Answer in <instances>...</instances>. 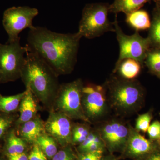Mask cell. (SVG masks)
Wrapping results in <instances>:
<instances>
[{
    "instance_id": "30",
    "label": "cell",
    "mask_w": 160,
    "mask_h": 160,
    "mask_svg": "<svg viewBox=\"0 0 160 160\" xmlns=\"http://www.w3.org/2000/svg\"><path fill=\"white\" fill-rule=\"evenodd\" d=\"M91 128L89 126L78 124L72 126V135L83 134L88 136L91 131Z\"/></svg>"
},
{
    "instance_id": "5",
    "label": "cell",
    "mask_w": 160,
    "mask_h": 160,
    "mask_svg": "<svg viewBox=\"0 0 160 160\" xmlns=\"http://www.w3.org/2000/svg\"><path fill=\"white\" fill-rule=\"evenodd\" d=\"M83 86L81 79L60 86L55 98L56 111L66 115L71 119L82 120L90 123L84 114L82 106Z\"/></svg>"
},
{
    "instance_id": "21",
    "label": "cell",
    "mask_w": 160,
    "mask_h": 160,
    "mask_svg": "<svg viewBox=\"0 0 160 160\" xmlns=\"http://www.w3.org/2000/svg\"><path fill=\"white\" fill-rule=\"evenodd\" d=\"M35 143L38 144L47 158H53L58 152V147L56 140L48 134L42 135L39 137Z\"/></svg>"
},
{
    "instance_id": "20",
    "label": "cell",
    "mask_w": 160,
    "mask_h": 160,
    "mask_svg": "<svg viewBox=\"0 0 160 160\" xmlns=\"http://www.w3.org/2000/svg\"><path fill=\"white\" fill-rule=\"evenodd\" d=\"M6 150L7 155L24 152L26 143L22 138L18 137L14 131L7 134L6 140Z\"/></svg>"
},
{
    "instance_id": "12",
    "label": "cell",
    "mask_w": 160,
    "mask_h": 160,
    "mask_svg": "<svg viewBox=\"0 0 160 160\" xmlns=\"http://www.w3.org/2000/svg\"><path fill=\"white\" fill-rule=\"evenodd\" d=\"M71 119L59 112H52L45 123V131L61 145L72 143V126Z\"/></svg>"
},
{
    "instance_id": "27",
    "label": "cell",
    "mask_w": 160,
    "mask_h": 160,
    "mask_svg": "<svg viewBox=\"0 0 160 160\" xmlns=\"http://www.w3.org/2000/svg\"><path fill=\"white\" fill-rule=\"evenodd\" d=\"M52 160H75V157L70 149H63L58 152Z\"/></svg>"
},
{
    "instance_id": "3",
    "label": "cell",
    "mask_w": 160,
    "mask_h": 160,
    "mask_svg": "<svg viewBox=\"0 0 160 160\" xmlns=\"http://www.w3.org/2000/svg\"><path fill=\"white\" fill-rule=\"evenodd\" d=\"M110 109L118 116H129L142 109L145 91L137 80L124 79L112 75L104 85Z\"/></svg>"
},
{
    "instance_id": "16",
    "label": "cell",
    "mask_w": 160,
    "mask_h": 160,
    "mask_svg": "<svg viewBox=\"0 0 160 160\" xmlns=\"http://www.w3.org/2000/svg\"><path fill=\"white\" fill-rule=\"evenodd\" d=\"M127 24L136 31L149 30L151 20L148 12L140 9L126 15Z\"/></svg>"
},
{
    "instance_id": "28",
    "label": "cell",
    "mask_w": 160,
    "mask_h": 160,
    "mask_svg": "<svg viewBox=\"0 0 160 160\" xmlns=\"http://www.w3.org/2000/svg\"><path fill=\"white\" fill-rule=\"evenodd\" d=\"M104 151L94 152H82L80 155L79 160H100L103 156Z\"/></svg>"
},
{
    "instance_id": "7",
    "label": "cell",
    "mask_w": 160,
    "mask_h": 160,
    "mask_svg": "<svg viewBox=\"0 0 160 160\" xmlns=\"http://www.w3.org/2000/svg\"><path fill=\"white\" fill-rule=\"evenodd\" d=\"M82 106L85 116L90 123L106 119L110 110L104 85L89 84L83 86Z\"/></svg>"
},
{
    "instance_id": "14",
    "label": "cell",
    "mask_w": 160,
    "mask_h": 160,
    "mask_svg": "<svg viewBox=\"0 0 160 160\" xmlns=\"http://www.w3.org/2000/svg\"><path fill=\"white\" fill-rule=\"evenodd\" d=\"M35 98L30 89L26 88V93L19 107L20 116L17 121L18 125H22L34 118L38 111Z\"/></svg>"
},
{
    "instance_id": "6",
    "label": "cell",
    "mask_w": 160,
    "mask_h": 160,
    "mask_svg": "<svg viewBox=\"0 0 160 160\" xmlns=\"http://www.w3.org/2000/svg\"><path fill=\"white\" fill-rule=\"evenodd\" d=\"M18 39L6 44H0V83L14 81L21 78L26 61L27 48Z\"/></svg>"
},
{
    "instance_id": "32",
    "label": "cell",
    "mask_w": 160,
    "mask_h": 160,
    "mask_svg": "<svg viewBox=\"0 0 160 160\" xmlns=\"http://www.w3.org/2000/svg\"><path fill=\"white\" fill-rule=\"evenodd\" d=\"M146 160H160V149H158L154 152H152Z\"/></svg>"
},
{
    "instance_id": "2",
    "label": "cell",
    "mask_w": 160,
    "mask_h": 160,
    "mask_svg": "<svg viewBox=\"0 0 160 160\" xmlns=\"http://www.w3.org/2000/svg\"><path fill=\"white\" fill-rule=\"evenodd\" d=\"M57 76L47 63L36 54L27 50L21 78L26 88L30 89L35 97L43 104H48L55 98L60 87Z\"/></svg>"
},
{
    "instance_id": "23",
    "label": "cell",
    "mask_w": 160,
    "mask_h": 160,
    "mask_svg": "<svg viewBox=\"0 0 160 160\" xmlns=\"http://www.w3.org/2000/svg\"><path fill=\"white\" fill-rule=\"evenodd\" d=\"M152 118V113L150 111L139 115L136 119L135 129L139 132H142L146 133L150 126Z\"/></svg>"
},
{
    "instance_id": "10",
    "label": "cell",
    "mask_w": 160,
    "mask_h": 160,
    "mask_svg": "<svg viewBox=\"0 0 160 160\" xmlns=\"http://www.w3.org/2000/svg\"><path fill=\"white\" fill-rule=\"evenodd\" d=\"M38 13L36 8L29 6H13L6 9L3 14L2 23L9 36L8 42L19 39V35L24 29L32 28V21Z\"/></svg>"
},
{
    "instance_id": "4",
    "label": "cell",
    "mask_w": 160,
    "mask_h": 160,
    "mask_svg": "<svg viewBox=\"0 0 160 160\" xmlns=\"http://www.w3.org/2000/svg\"><path fill=\"white\" fill-rule=\"evenodd\" d=\"M110 5L108 3L88 4L83 9L78 32L86 38L93 39L108 32H114V22L108 18Z\"/></svg>"
},
{
    "instance_id": "34",
    "label": "cell",
    "mask_w": 160,
    "mask_h": 160,
    "mask_svg": "<svg viewBox=\"0 0 160 160\" xmlns=\"http://www.w3.org/2000/svg\"><path fill=\"white\" fill-rule=\"evenodd\" d=\"M100 160H117L114 156L112 155L106 156H103L101 159Z\"/></svg>"
},
{
    "instance_id": "18",
    "label": "cell",
    "mask_w": 160,
    "mask_h": 160,
    "mask_svg": "<svg viewBox=\"0 0 160 160\" xmlns=\"http://www.w3.org/2000/svg\"><path fill=\"white\" fill-rule=\"evenodd\" d=\"M147 37L151 48L160 49V3L155 2Z\"/></svg>"
},
{
    "instance_id": "25",
    "label": "cell",
    "mask_w": 160,
    "mask_h": 160,
    "mask_svg": "<svg viewBox=\"0 0 160 160\" xmlns=\"http://www.w3.org/2000/svg\"><path fill=\"white\" fill-rule=\"evenodd\" d=\"M149 139L158 142L160 139V122L155 121L149 126L147 130Z\"/></svg>"
},
{
    "instance_id": "36",
    "label": "cell",
    "mask_w": 160,
    "mask_h": 160,
    "mask_svg": "<svg viewBox=\"0 0 160 160\" xmlns=\"http://www.w3.org/2000/svg\"><path fill=\"white\" fill-rule=\"evenodd\" d=\"M154 2H155H155H157L160 3V0H154Z\"/></svg>"
},
{
    "instance_id": "17",
    "label": "cell",
    "mask_w": 160,
    "mask_h": 160,
    "mask_svg": "<svg viewBox=\"0 0 160 160\" xmlns=\"http://www.w3.org/2000/svg\"><path fill=\"white\" fill-rule=\"evenodd\" d=\"M154 0H114L110 5L109 11L117 17L120 12L128 14L141 9L146 3Z\"/></svg>"
},
{
    "instance_id": "11",
    "label": "cell",
    "mask_w": 160,
    "mask_h": 160,
    "mask_svg": "<svg viewBox=\"0 0 160 160\" xmlns=\"http://www.w3.org/2000/svg\"><path fill=\"white\" fill-rule=\"evenodd\" d=\"M147 139L130 125L128 139L122 155L124 158L133 160H146L150 154L159 149V145Z\"/></svg>"
},
{
    "instance_id": "39",
    "label": "cell",
    "mask_w": 160,
    "mask_h": 160,
    "mask_svg": "<svg viewBox=\"0 0 160 160\" xmlns=\"http://www.w3.org/2000/svg\"><path fill=\"white\" fill-rule=\"evenodd\" d=\"M0 160H1V159H0Z\"/></svg>"
},
{
    "instance_id": "33",
    "label": "cell",
    "mask_w": 160,
    "mask_h": 160,
    "mask_svg": "<svg viewBox=\"0 0 160 160\" xmlns=\"http://www.w3.org/2000/svg\"><path fill=\"white\" fill-rule=\"evenodd\" d=\"M12 155L14 156L18 160H29L28 157L24 152Z\"/></svg>"
},
{
    "instance_id": "13",
    "label": "cell",
    "mask_w": 160,
    "mask_h": 160,
    "mask_svg": "<svg viewBox=\"0 0 160 160\" xmlns=\"http://www.w3.org/2000/svg\"><path fill=\"white\" fill-rule=\"evenodd\" d=\"M45 123L40 118H34L22 124L20 134L23 140L35 142L38 138L45 134Z\"/></svg>"
},
{
    "instance_id": "24",
    "label": "cell",
    "mask_w": 160,
    "mask_h": 160,
    "mask_svg": "<svg viewBox=\"0 0 160 160\" xmlns=\"http://www.w3.org/2000/svg\"><path fill=\"white\" fill-rule=\"evenodd\" d=\"M13 122V117L9 114L0 113V139L7 134Z\"/></svg>"
},
{
    "instance_id": "9",
    "label": "cell",
    "mask_w": 160,
    "mask_h": 160,
    "mask_svg": "<svg viewBox=\"0 0 160 160\" xmlns=\"http://www.w3.org/2000/svg\"><path fill=\"white\" fill-rule=\"evenodd\" d=\"M96 129L110 153H122L128 139L130 124L120 118H113L98 123Z\"/></svg>"
},
{
    "instance_id": "19",
    "label": "cell",
    "mask_w": 160,
    "mask_h": 160,
    "mask_svg": "<svg viewBox=\"0 0 160 160\" xmlns=\"http://www.w3.org/2000/svg\"><path fill=\"white\" fill-rule=\"evenodd\" d=\"M25 93L26 91L9 96H3L0 94V113L10 114L15 111L19 107Z\"/></svg>"
},
{
    "instance_id": "26",
    "label": "cell",
    "mask_w": 160,
    "mask_h": 160,
    "mask_svg": "<svg viewBox=\"0 0 160 160\" xmlns=\"http://www.w3.org/2000/svg\"><path fill=\"white\" fill-rule=\"evenodd\" d=\"M28 158L29 160H48L46 155L36 143L33 146Z\"/></svg>"
},
{
    "instance_id": "31",
    "label": "cell",
    "mask_w": 160,
    "mask_h": 160,
    "mask_svg": "<svg viewBox=\"0 0 160 160\" xmlns=\"http://www.w3.org/2000/svg\"><path fill=\"white\" fill-rule=\"evenodd\" d=\"M105 149H106L105 146L99 145L96 143L92 142L84 150L83 152H94L99 151V150L104 151Z\"/></svg>"
},
{
    "instance_id": "1",
    "label": "cell",
    "mask_w": 160,
    "mask_h": 160,
    "mask_svg": "<svg viewBox=\"0 0 160 160\" xmlns=\"http://www.w3.org/2000/svg\"><path fill=\"white\" fill-rule=\"evenodd\" d=\"M82 38L78 32L64 34L33 26L29 29L26 46L57 74H67L74 69Z\"/></svg>"
},
{
    "instance_id": "35",
    "label": "cell",
    "mask_w": 160,
    "mask_h": 160,
    "mask_svg": "<svg viewBox=\"0 0 160 160\" xmlns=\"http://www.w3.org/2000/svg\"><path fill=\"white\" fill-rule=\"evenodd\" d=\"M7 156H8L9 160H18L13 155H8Z\"/></svg>"
},
{
    "instance_id": "22",
    "label": "cell",
    "mask_w": 160,
    "mask_h": 160,
    "mask_svg": "<svg viewBox=\"0 0 160 160\" xmlns=\"http://www.w3.org/2000/svg\"><path fill=\"white\" fill-rule=\"evenodd\" d=\"M144 64L151 73L157 75L160 71V49L150 48Z\"/></svg>"
},
{
    "instance_id": "38",
    "label": "cell",
    "mask_w": 160,
    "mask_h": 160,
    "mask_svg": "<svg viewBox=\"0 0 160 160\" xmlns=\"http://www.w3.org/2000/svg\"><path fill=\"white\" fill-rule=\"evenodd\" d=\"M159 146H160V139L157 142Z\"/></svg>"
},
{
    "instance_id": "15",
    "label": "cell",
    "mask_w": 160,
    "mask_h": 160,
    "mask_svg": "<svg viewBox=\"0 0 160 160\" xmlns=\"http://www.w3.org/2000/svg\"><path fill=\"white\" fill-rule=\"evenodd\" d=\"M143 66L138 61L132 58L123 60L118 66L114 67L113 73L124 79H136Z\"/></svg>"
},
{
    "instance_id": "37",
    "label": "cell",
    "mask_w": 160,
    "mask_h": 160,
    "mask_svg": "<svg viewBox=\"0 0 160 160\" xmlns=\"http://www.w3.org/2000/svg\"><path fill=\"white\" fill-rule=\"evenodd\" d=\"M157 76H158V77L159 78H160V71L158 73L157 75Z\"/></svg>"
},
{
    "instance_id": "8",
    "label": "cell",
    "mask_w": 160,
    "mask_h": 160,
    "mask_svg": "<svg viewBox=\"0 0 160 160\" xmlns=\"http://www.w3.org/2000/svg\"><path fill=\"white\" fill-rule=\"evenodd\" d=\"M117 17H116L113 22L120 52L114 67L118 66L123 60L127 58L136 60L143 66L147 53L151 48L149 39L147 37L141 36L138 31L131 35L125 34L119 25Z\"/></svg>"
},
{
    "instance_id": "29",
    "label": "cell",
    "mask_w": 160,
    "mask_h": 160,
    "mask_svg": "<svg viewBox=\"0 0 160 160\" xmlns=\"http://www.w3.org/2000/svg\"><path fill=\"white\" fill-rule=\"evenodd\" d=\"M98 130L96 129H91L90 133L88 135V136L87 137L86 140L80 144V146H79V149L80 151H82V152H84L85 150L93 142V140L95 138L96 136L98 134Z\"/></svg>"
},
{
    "instance_id": "40",
    "label": "cell",
    "mask_w": 160,
    "mask_h": 160,
    "mask_svg": "<svg viewBox=\"0 0 160 160\" xmlns=\"http://www.w3.org/2000/svg\"></svg>"
}]
</instances>
